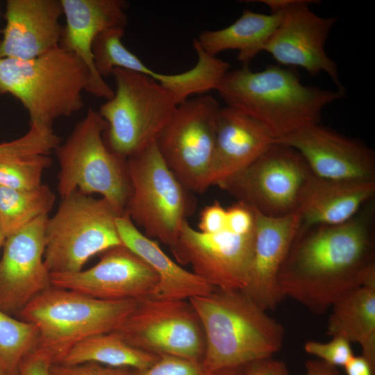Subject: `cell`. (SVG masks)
Wrapping results in <instances>:
<instances>
[{
	"label": "cell",
	"instance_id": "1",
	"mask_svg": "<svg viewBox=\"0 0 375 375\" xmlns=\"http://www.w3.org/2000/svg\"><path fill=\"white\" fill-rule=\"evenodd\" d=\"M374 209L372 199L343 224L297 233L278 276L282 297L322 315L351 290L375 286Z\"/></svg>",
	"mask_w": 375,
	"mask_h": 375
},
{
	"label": "cell",
	"instance_id": "2",
	"mask_svg": "<svg viewBox=\"0 0 375 375\" xmlns=\"http://www.w3.org/2000/svg\"><path fill=\"white\" fill-rule=\"evenodd\" d=\"M216 90L227 106L259 122L275 141L319 124L324 107L344 97L306 85L294 70L272 65L259 72L249 65L229 70Z\"/></svg>",
	"mask_w": 375,
	"mask_h": 375
},
{
	"label": "cell",
	"instance_id": "3",
	"mask_svg": "<svg viewBox=\"0 0 375 375\" xmlns=\"http://www.w3.org/2000/svg\"><path fill=\"white\" fill-rule=\"evenodd\" d=\"M189 301L203 326L201 362L208 372L244 367L272 357L283 346L282 324L241 290L215 288Z\"/></svg>",
	"mask_w": 375,
	"mask_h": 375
},
{
	"label": "cell",
	"instance_id": "4",
	"mask_svg": "<svg viewBox=\"0 0 375 375\" xmlns=\"http://www.w3.org/2000/svg\"><path fill=\"white\" fill-rule=\"evenodd\" d=\"M90 72L74 53L60 46L28 60L0 58V94L18 99L30 124L52 127L84 107Z\"/></svg>",
	"mask_w": 375,
	"mask_h": 375
},
{
	"label": "cell",
	"instance_id": "5",
	"mask_svg": "<svg viewBox=\"0 0 375 375\" xmlns=\"http://www.w3.org/2000/svg\"><path fill=\"white\" fill-rule=\"evenodd\" d=\"M133 299H97L51 286L18 312L38 330L35 351L58 364L70 349L92 335L116 331L135 309Z\"/></svg>",
	"mask_w": 375,
	"mask_h": 375
},
{
	"label": "cell",
	"instance_id": "6",
	"mask_svg": "<svg viewBox=\"0 0 375 375\" xmlns=\"http://www.w3.org/2000/svg\"><path fill=\"white\" fill-rule=\"evenodd\" d=\"M106 128L99 112L90 108L65 142L57 147V188L61 198L76 190L99 194L123 214L131 190L127 162L106 144L103 135Z\"/></svg>",
	"mask_w": 375,
	"mask_h": 375
},
{
	"label": "cell",
	"instance_id": "7",
	"mask_svg": "<svg viewBox=\"0 0 375 375\" xmlns=\"http://www.w3.org/2000/svg\"><path fill=\"white\" fill-rule=\"evenodd\" d=\"M111 75L114 94L98 112L107 123L106 144L127 159L156 142L178 104L170 92L142 74L115 68Z\"/></svg>",
	"mask_w": 375,
	"mask_h": 375
},
{
	"label": "cell",
	"instance_id": "8",
	"mask_svg": "<svg viewBox=\"0 0 375 375\" xmlns=\"http://www.w3.org/2000/svg\"><path fill=\"white\" fill-rule=\"evenodd\" d=\"M121 215L103 197L76 190L62 198L45 226L44 261L50 274L79 272L94 255L124 245L116 225Z\"/></svg>",
	"mask_w": 375,
	"mask_h": 375
},
{
	"label": "cell",
	"instance_id": "9",
	"mask_svg": "<svg viewBox=\"0 0 375 375\" xmlns=\"http://www.w3.org/2000/svg\"><path fill=\"white\" fill-rule=\"evenodd\" d=\"M131 194L124 212L144 235L171 248L194 210L191 191L163 160L156 142L126 159Z\"/></svg>",
	"mask_w": 375,
	"mask_h": 375
},
{
	"label": "cell",
	"instance_id": "10",
	"mask_svg": "<svg viewBox=\"0 0 375 375\" xmlns=\"http://www.w3.org/2000/svg\"><path fill=\"white\" fill-rule=\"evenodd\" d=\"M211 95L179 103L156 140L158 150L179 181L192 192H204L210 172L219 110Z\"/></svg>",
	"mask_w": 375,
	"mask_h": 375
},
{
	"label": "cell",
	"instance_id": "11",
	"mask_svg": "<svg viewBox=\"0 0 375 375\" xmlns=\"http://www.w3.org/2000/svg\"><path fill=\"white\" fill-rule=\"evenodd\" d=\"M312 175L297 150L275 142L249 166L216 185L265 216L282 217L296 212Z\"/></svg>",
	"mask_w": 375,
	"mask_h": 375
},
{
	"label": "cell",
	"instance_id": "12",
	"mask_svg": "<svg viewBox=\"0 0 375 375\" xmlns=\"http://www.w3.org/2000/svg\"><path fill=\"white\" fill-rule=\"evenodd\" d=\"M117 332L129 345L156 356L201 361L205 335L189 300L146 297Z\"/></svg>",
	"mask_w": 375,
	"mask_h": 375
},
{
	"label": "cell",
	"instance_id": "13",
	"mask_svg": "<svg viewBox=\"0 0 375 375\" xmlns=\"http://www.w3.org/2000/svg\"><path fill=\"white\" fill-rule=\"evenodd\" d=\"M271 10L281 12L280 23L267 42L263 51L279 64L299 67L310 75L325 72L344 94L336 63L327 55L325 44L336 17H323L309 8L312 1L263 0Z\"/></svg>",
	"mask_w": 375,
	"mask_h": 375
},
{
	"label": "cell",
	"instance_id": "14",
	"mask_svg": "<svg viewBox=\"0 0 375 375\" xmlns=\"http://www.w3.org/2000/svg\"><path fill=\"white\" fill-rule=\"evenodd\" d=\"M255 229L247 233L228 227L212 234L193 228L185 221L176 243L170 248L178 262L216 289L242 290L252 259Z\"/></svg>",
	"mask_w": 375,
	"mask_h": 375
},
{
	"label": "cell",
	"instance_id": "15",
	"mask_svg": "<svg viewBox=\"0 0 375 375\" xmlns=\"http://www.w3.org/2000/svg\"><path fill=\"white\" fill-rule=\"evenodd\" d=\"M158 280L153 269L124 245L101 253L99 261L88 269L51 274V286L107 301L151 297Z\"/></svg>",
	"mask_w": 375,
	"mask_h": 375
},
{
	"label": "cell",
	"instance_id": "16",
	"mask_svg": "<svg viewBox=\"0 0 375 375\" xmlns=\"http://www.w3.org/2000/svg\"><path fill=\"white\" fill-rule=\"evenodd\" d=\"M41 216L7 237L0 258V309L18 314L31 301L51 287L44 261L45 226Z\"/></svg>",
	"mask_w": 375,
	"mask_h": 375
},
{
	"label": "cell",
	"instance_id": "17",
	"mask_svg": "<svg viewBox=\"0 0 375 375\" xmlns=\"http://www.w3.org/2000/svg\"><path fill=\"white\" fill-rule=\"evenodd\" d=\"M303 157L315 176L330 181L375 182L373 150L319 124L276 140Z\"/></svg>",
	"mask_w": 375,
	"mask_h": 375
},
{
	"label": "cell",
	"instance_id": "18",
	"mask_svg": "<svg viewBox=\"0 0 375 375\" xmlns=\"http://www.w3.org/2000/svg\"><path fill=\"white\" fill-rule=\"evenodd\" d=\"M253 210V252L246 286L241 291L263 310H272L283 299L278 276L297 235L299 218L296 212L282 217H272Z\"/></svg>",
	"mask_w": 375,
	"mask_h": 375
},
{
	"label": "cell",
	"instance_id": "19",
	"mask_svg": "<svg viewBox=\"0 0 375 375\" xmlns=\"http://www.w3.org/2000/svg\"><path fill=\"white\" fill-rule=\"evenodd\" d=\"M60 0H8L0 58L28 60L60 46L64 26Z\"/></svg>",
	"mask_w": 375,
	"mask_h": 375
},
{
	"label": "cell",
	"instance_id": "20",
	"mask_svg": "<svg viewBox=\"0 0 375 375\" xmlns=\"http://www.w3.org/2000/svg\"><path fill=\"white\" fill-rule=\"evenodd\" d=\"M65 17L60 46L72 52L90 72L87 92L97 98L110 99L114 90L95 69L92 43L103 29L126 26L128 3L124 0H60Z\"/></svg>",
	"mask_w": 375,
	"mask_h": 375
},
{
	"label": "cell",
	"instance_id": "21",
	"mask_svg": "<svg viewBox=\"0 0 375 375\" xmlns=\"http://www.w3.org/2000/svg\"><path fill=\"white\" fill-rule=\"evenodd\" d=\"M275 143L259 122L226 106L220 108L210 172V185L244 169Z\"/></svg>",
	"mask_w": 375,
	"mask_h": 375
},
{
	"label": "cell",
	"instance_id": "22",
	"mask_svg": "<svg viewBox=\"0 0 375 375\" xmlns=\"http://www.w3.org/2000/svg\"><path fill=\"white\" fill-rule=\"evenodd\" d=\"M375 182L336 181L312 175L296 213L298 233L318 225H338L352 219L374 199Z\"/></svg>",
	"mask_w": 375,
	"mask_h": 375
},
{
	"label": "cell",
	"instance_id": "23",
	"mask_svg": "<svg viewBox=\"0 0 375 375\" xmlns=\"http://www.w3.org/2000/svg\"><path fill=\"white\" fill-rule=\"evenodd\" d=\"M117 228L124 246L146 262L158 276L150 297L166 300H189L206 295L215 288L172 260L157 242L149 238L133 224L126 213L116 219Z\"/></svg>",
	"mask_w": 375,
	"mask_h": 375
},
{
	"label": "cell",
	"instance_id": "24",
	"mask_svg": "<svg viewBox=\"0 0 375 375\" xmlns=\"http://www.w3.org/2000/svg\"><path fill=\"white\" fill-rule=\"evenodd\" d=\"M281 12L278 10L265 14L245 9L233 24L218 30L202 31L197 42L210 56L226 50L238 51V60L249 65L264 47L278 26Z\"/></svg>",
	"mask_w": 375,
	"mask_h": 375
},
{
	"label": "cell",
	"instance_id": "25",
	"mask_svg": "<svg viewBox=\"0 0 375 375\" xmlns=\"http://www.w3.org/2000/svg\"><path fill=\"white\" fill-rule=\"evenodd\" d=\"M327 334L356 342L375 368V286H361L345 294L331 308Z\"/></svg>",
	"mask_w": 375,
	"mask_h": 375
},
{
	"label": "cell",
	"instance_id": "26",
	"mask_svg": "<svg viewBox=\"0 0 375 375\" xmlns=\"http://www.w3.org/2000/svg\"><path fill=\"white\" fill-rule=\"evenodd\" d=\"M159 356L136 349L115 331L88 337L75 345L58 364L94 362L115 368L141 369L153 365Z\"/></svg>",
	"mask_w": 375,
	"mask_h": 375
},
{
	"label": "cell",
	"instance_id": "27",
	"mask_svg": "<svg viewBox=\"0 0 375 375\" xmlns=\"http://www.w3.org/2000/svg\"><path fill=\"white\" fill-rule=\"evenodd\" d=\"M55 201V194L45 184L31 190L0 186V224L5 238L48 215Z\"/></svg>",
	"mask_w": 375,
	"mask_h": 375
},
{
	"label": "cell",
	"instance_id": "28",
	"mask_svg": "<svg viewBox=\"0 0 375 375\" xmlns=\"http://www.w3.org/2000/svg\"><path fill=\"white\" fill-rule=\"evenodd\" d=\"M38 338L33 324L0 309V362L10 375H18L23 360L36 349Z\"/></svg>",
	"mask_w": 375,
	"mask_h": 375
},
{
	"label": "cell",
	"instance_id": "29",
	"mask_svg": "<svg viewBox=\"0 0 375 375\" xmlns=\"http://www.w3.org/2000/svg\"><path fill=\"white\" fill-rule=\"evenodd\" d=\"M124 32L125 26L106 28L97 35L92 43L94 65L103 78L111 75L115 68L131 70L138 58L123 44Z\"/></svg>",
	"mask_w": 375,
	"mask_h": 375
},
{
	"label": "cell",
	"instance_id": "30",
	"mask_svg": "<svg viewBox=\"0 0 375 375\" xmlns=\"http://www.w3.org/2000/svg\"><path fill=\"white\" fill-rule=\"evenodd\" d=\"M51 163L47 155L0 159V186L17 190L35 188L42 184L43 172Z\"/></svg>",
	"mask_w": 375,
	"mask_h": 375
},
{
	"label": "cell",
	"instance_id": "31",
	"mask_svg": "<svg viewBox=\"0 0 375 375\" xmlns=\"http://www.w3.org/2000/svg\"><path fill=\"white\" fill-rule=\"evenodd\" d=\"M126 375H208L201 361L172 356H159L151 366L141 369L126 368Z\"/></svg>",
	"mask_w": 375,
	"mask_h": 375
},
{
	"label": "cell",
	"instance_id": "32",
	"mask_svg": "<svg viewBox=\"0 0 375 375\" xmlns=\"http://www.w3.org/2000/svg\"><path fill=\"white\" fill-rule=\"evenodd\" d=\"M306 352L333 367H344L354 356L351 342L342 337H333L327 342L310 340L305 343Z\"/></svg>",
	"mask_w": 375,
	"mask_h": 375
},
{
	"label": "cell",
	"instance_id": "33",
	"mask_svg": "<svg viewBox=\"0 0 375 375\" xmlns=\"http://www.w3.org/2000/svg\"><path fill=\"white\" fill-rule=\"evenodd\" d=\"M40 142L38 136L27 131L22 137L14 140L0 143V159H17L38 154Z\"/></svg>",
	"mask_w": 375,
	"mask_h": 375
},
{
	"label": "cell",
	"instance_id": "34",
	"mask_svg": "<svg viewBox=\"0 0 375 375\" xmlns=\"http://www.w3.org/2000/svg\"><path fill=\"white\" fill-rule=\"evenodd\" d=\"M126 368H115L98 363L88 362L76 365L55 364L52 375H126Z\"/></svg>",
	"mask_w": 375,
	"mask_h": 375
},
{
	"label": "cell",
	"instance_id": "35",
	"mask_svg": "<svg viewBox=\"0 0 375 375\" xmlns=\"http://www.w3.org/2000/svg\"><path fill=\"white\" fill-rule=\"evenodd\" d=\"M200 232L212 234L220 232L227 227L226 208L215 201L205 207L200 215L199 223Z\"/></svg>",
	"mask_w": 375,
	"mask_h": 375
},
{
	"label": "cell",
	"instance_id": "36",
	"mask_svg": "<svg viewBox=\"0 0 375 375\" xmlns=\"http://www.w3.org/2000/svg\"><path fill=\"white\" fill-rule=\"evenodd\" d=\"M242 375H289V372L283 362L270 357L244 366Z\"/></svg>",
	"mask_w": 375,
	"mask_h": 375
},
{
	"label": "cell",
	"instance_id": "37",
	"mask_svg": "<svg viewBox=\"0 0 375 375\" xmlns=\"http://www.w3.org/2000/svg\"><path fill=\"white\" fill-rule=\"evenodd\" d=\"M51 360L34 350L22 361L18 375H52Z\"/></svg>",
	"mask_w": 375,
	"mask_h": 375
},
{
	"label": "cell",
	"instance_id": "38",
	"mask_svg": "<svg viewBox=\"0 0 375 375\" xmlns=\"http://www.w3.org/2000/svg\"><path fill=\"white\" fill-rule=\"evenodd\" d=\"M344 367L347 375H374L375 373V368L362 355L353 356Z\"/></svg>",
	"mask_w": 375,
	"mask_h": 375
},
{
	"label": "cell",
	"instance_id": "39",
	"mask_svg": "<svg viewBox=\"0 0 375 375\" xmlns=\"http://www.w3.org/2000/svg\"><path fill=\"white\" fill-rule=\"evenodd\" d=\"M304 375H340L335 367L321 360H308L305 363Z\"/></svg>",
	"mask_w": 375,
	"mask_h": 375
},
{
	"label": "cell",
	"instance_id": "40",
	"mask_svg": "<svg viewBox=\"0 0 375 375\" xmlns=\"http://www.w3.org/2000/svg\"><path fill=\"white\" fill-rule=\"evenodd\" d=\"M243 367L222 369L211 372L208 375H242Z\"/></svg>",
	"mask_w": 375,
	"mask_h": 375
},
{
	"label": "cell",
	"instance_id": "41",
	"mask_svg": "<svg viewBox=\"0 0 375 375\" xmlns=\"http://www.w3.org/2000/svg\"><path fill=\"white\" fill-rule=\"evenodd\" d=\"M6 238L3 235V233L2 231V228L0 224V251L3 247V243L5 242Z\"/></svg>",
	"mask_w": 375,
	"mask_h": 375
},
{
	"label": "cell",
	"instance_id": "42",
	"mask_svg": "<svg viewBox=\"0 0 375 375\" xmlns=\"http://www.w3.org/2000/svg\"><path fill=\"white\" fill-rule=\"evenodd\" d=\"M0 375H10L0 362Z\"/></svg>",
	"mask_w": 375,
	"mask_h": 375
}]
</instances>
